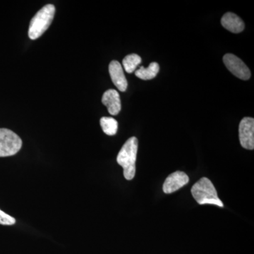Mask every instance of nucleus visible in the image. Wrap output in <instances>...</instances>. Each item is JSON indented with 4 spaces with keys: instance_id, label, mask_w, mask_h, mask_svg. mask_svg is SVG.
Listing matches in <instances>:
<instances>
[{
    "instance_id": "1",
    "label": "nucleus",
    "mask_w": 254,
    "mask_h": 254,
    "mask_svg": "<svg viewBox=\"0 0 254 254\" xmlns=\"http://www.w3.org/2000/svg\"><path fill=\"white\" fill-rule=\"evenodd\" d=\"M137 152L138 139L134 136L128 138L119 152L117 161L120 166L123 167L124 176L127 180H131L134 178Z\"/></svg>"
},
{
    "instance_id": "2",
    "label": "nucleus",
    "mask_w": 254,
    "mask_h": 254,
    "mask_svg": "<svg viewBox=\"0 0 254 254\" xmlns=\"http://www.w3.org/2000/svg\"><path fill=\"white\" fill-rule=\"evenodd\" d=\"M191 193L197 203L200 205L213 204L220 208L224 207L213 184L206 177L200 179L193 185L191 188Z\"/></svg>"
},
{
    "instance_id": "3",
    "label": "nucleus",
    "mask_w": 254,
    "mask_h": 254,
    "mask_svg": "<svg viewBox=\"0 0 254 254\" xmlns=\"http://www.w3.org/2000/svg\"><path fill=\"white\" fill-rule=\"evenodd\" d=\"M55 14V6L52 4H47L40 9L32 18L28 28L30 39L40 38L50 27Z\"/></svg>"
},
{
    "instance_id": "4",
    "label": "nucleus",
    "mask_w": 254,
    "mask_h": 254,
    "mask_svg": "<svg viewBox=\"0 0 254 254\" xmlns=\"http://www.w3.org/2000/svg\"><path fill=\"white\" fill-rule=\"evenodd\" d=\"M22 140L11 130L0 128V158L12 156L21 150Z\"/></svg>"
},
{
    "instance_id": "5",
    "label": "nucleus",
    "mask_w": 254,
    "mask_h": 254,
    "mask_svg": "<svg viewBox=\"0 0 254 254\" xmlns=\"http://www.w3.org/2000/svg\"><path fill=\"white\" fill-rule=\"evenodd\" d=\"M223 62L229 71L237 78L248 80L251 77V71L245 63L235 55L226 54L223 57Z\"/></svg>"
},
{
    "instance_id": "6",
    "label": "nucleus",
    "mask_w": 254,
    "mask_h": 254,
    "mask_svg": "<svg viewBox=\"0 0 254 254\" xmlns=\"http://www.w3.org/2000/svg\"><path fill=\"white\" fill-rule=\"evenodd\" d=\"M241 145L245 149L254 148V120L252 118L242 119L239 127Z\"/></svg>"
},
{
    "instance_id": "7",
    "label": "nucleus",
    "mask_w": 254,
    "mask_h": 254,
    "mask_svg": "<svg viewBox=\"0 0 254 254\" xmlns=\"http://www.w3.org/2000/svg\"><path fill=\"white\" fill-rule=\"evenodd\" d=\"M190 182V178L186 173L181 171L175 172L169 175L164 182V193H172L182 188Z\"/></svg>"
},
{
    "instance_id": "8",
    "label": "nucleus",
    "mask_w": 254,
    "mask_h": 254,
    "mask_svg": "<svg viewBox=\"0 0 254 254\" xmlns=\"http://www.w3.org/2000/svg\"><path fill=\"white\" fill-rule=\"evenodd\" d=\"M109 73L112 81L115 86L120 90V91L125 92L127 91L128 83L124 73L123 68L121 64L116 60H113L109 65Z\"/></svg>"
},
{
    "instance_id": "9",
    "label": "nucleus",
    "mask_w": 254,
    "mask_h": 254,
    "mask_svg": "<svg viewBox=\"0 0 254 254\" xmlns=\"http://www.w3.org/2000/svg\"><path fill=\"white\" fill-rule=\"evenodd\" d=\"M102 103L107 107L110 115H118L121 110V100L116 90L110 89L105 91L102 98Z\"/></svg>"
},
{
    "instance_id": "10",
    "label": "nucleus",
    "mask_w": 254,
    "mask_h": 254,
    "mask_svg": "<svg viewBox=\"0 0 254 254\" xmlns=\"http://www.w3.org/2000/svg\"><path fill=\"white\" fill-rule=\"evenodd\" d=\"M221 23L225 29L234 33H241L245 27V23L242 18L232 12H227L222 16Z\"/></svg>"
},
{
    "instance_id": "11",
    "label": "nucleus",
    "mask_w": 254,
    "mask_h": 254,
    "mask_svg": "<svg viewBox=\"0 0 254 254\" xmlns=\"http://www.w3.org/2000/svg\"><path fill=\"white\" fill-rule=\"evenodd\" d=\"M160 70V66L157 63L150 64L148 68L141 66L139 69L135 71V75L137 77L142 80H150L154 78L157 76Z\"/></svg>"
},
{
    "instance_id": "12",
    "label": "nucleus",
    "mask_w": 254,
    "mask_h": 254,
    "mask_svg": "<svg viewBox=\"0 0 254 254\" xmlns=\"http://www.w3.org/2000/svg\"><path fill=\"white\" fill-rule=\"evenodd\" d=\"M100 126L105 133L109 136H114L118 131V123L115 119L103 117L100 119Z\"/></svg>"
},
{
    "instance_id": "13",
    "label": "nucleus",
    "mask_w": 254,
    "mask_h": 254,
    "mask_svg": "<svg viewBox=\"0 0 254 254\" xmlns=\"http://www.w3.org/2000/svg\"><path fill=\"white\" fill-rule=\"evenodd\" d=\"M141 63V58L136 54H130L124 58L123 64L125 71L131 73L136 71L138 64Z\"/></svg>"
},
{
    "instance_id": "14",
    "label": "nucleus",
    "mask_w": 254,
    "mask_h": 254,
    "mask_svg": "<svg viewBox=\"0 0 254 254\" xmlns=\"http://www.w3.org/2000/svg\"><path fill=\"white\" fill-rule=\"evenodd\" d=\"M16 222V220L13 217L10 216L2 210H0V225H13Z\"/></svg>"
}]
</instances>
